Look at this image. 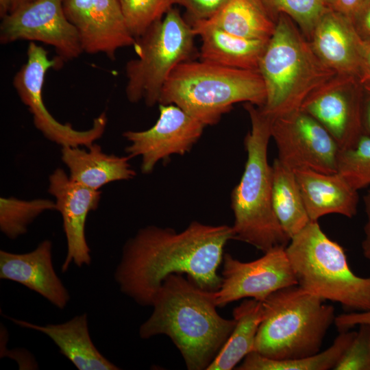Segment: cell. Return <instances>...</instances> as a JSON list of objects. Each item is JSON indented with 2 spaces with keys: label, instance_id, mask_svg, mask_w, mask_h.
<instances>
[{
  "label": "cell",
  "instance_id": "cell-35",
  "mask_svg": "<svg viewBox=\"0 0 370 370\" xmlns=\"http://www.w3.org/2000/svg\"><path fill=\"white\" fill-rule=\"evenodd\" d=\"M351 22L362 40H370V0L362 5Z\"/></svg>",
  "mask_w": 370,
  "mask_h": 370
},
{
  "label": "cell",
  "instance_id": "cell-17",
  "mask_svg": "<svg viewBox=\"0 0 370 370\" xmlns=\"http://www.w3.org/2000/svg\"><path fill=\"white\" fill-rule=\"evenodd\" d=\"M0 278L23 284L60 309L64 308L70 299L68 290L54 270L49 240L25 254L1 250Z\"/></svg>",
  "mask_w": 370,
  "mask_h": 370
},
{
  "label": "cell",
  "instance_id": "cell-31",
  "mask_svg": "<svg viewBox=\"0 0 370 370\" xmlns=\"http://www.w3.org/2000/svg\"><path fill=\"white\" fill-rule=\"evenodd\" d=\"M360 329L334 370H370V325Z\"/></svg>",
  "mask_w": 370,
  "mask_h": 370
},
{
  "label": "cell",
  "instance_id": "cell-1",
  "mask_svg": "<svg viewBox=\"0 0 370 370\" xmlns=\"http://www.w3.org/2000/svg\"><path fill=\"white\" fill-rule=\"evenodd\" d=\"M234 239L232 226L194 221L177 232L149 225L123 247L114 278L121 291L141 306H151L162 282L171 274H186L201 288L216 291L224 248Z\"/></svg>",
  "mask_w": 370,
  "mask_h": 370
},
{
  "label": "cell",
  "instance_id": "cell-36",
  "mask_svg": "<svg viewBox=\"0 0 370 370\" xmlns=\"http://www.w3.org/2000/svg\"><path fill=\"white\" fill-rule=\"evenodd\" d=\"M360 75L361 85L370 83V40H363L360 38Z\"/></svg>",
  "mask_w": 370,
  "mask_h": 370
},
{
  "label": "cell",
  "instance_id": "cell-34",
  "mask_svg": "<svg viewBox=\"0 0 370 370\" xmlns=\"http://www.w3.org/2000/svg\"><path fill=\"white\" fill-rule=\"evenodd\" d=\"M334 323L340 332L347 331L356 325H370V309L338 315L335 317Z\"/></svg>",
  "mask_w": 370,
  "mask_h": 370
},
{
  "label": "cell",
  "instance_id": "cell-39",
  "mask_svg": "<svg viewBox=\"0 0 370 370\" xmlns=\"http://www.w3.org/2000/svg\"><path fill=\"white\" fill-rule=\"evenodd\" d=\"M13 0H0V16L3 18L11 10Z\"/></svg>",
  "mask_w": 370,
  "mask_h": 370
},
{
  "label": "cell",
  "instance_id": "cell-41",
  "mask_svg": "<svg viewBox=\"0 0 370 370\" xmlns=\"http://www.w3.org/2000/svg\"><path fill=\"white\" fill-rule=\"evenodd\" d=\"M363 86H364L363 87H364L365 91L367 93H370V83L365 84Z\"/></svg>",
  "mask_w": 370,
  "mask_h": 370
},
{
  "label": "cell",
  "instance_id": "cell-22",
  "mask_svg": "<svg viewBox=\"0 0 370 370\" xmlns=\"http://www.w3.org/2000/svg\"><path fill=\"white\" fill-rule=\"evenodd\" d=\"M87 148V150L71 146L62 148V160L69 169L72 180L99 190L110 182L129 180L136 175L129 163V156L107 154L96 143Z\"/></svg>",
  "mask_w": 370,
  "mask_h": 370
},
{
  "label": "cell",
  "instance_id": "cell-20",
  "mask_svg": "<svg viewBox=\"0 0 370 370\" xmlns=\"http://www.w3.org/2000/svg\"><path fill=\"white\" fill-rule=\"evenodd\" d=\"M201 40L200 60L226 67L258 71L268 41L241 37L220 29L205 20L193 22Z\"/></svg>",
  "mask_w": 370,
  "mask_h": 370
},
{
  "label": "cell",
  "instance_id": "cell-3",
  "mask_svg": "<svg viewBox=\"0 0 370 370\" xmlns=\"http://www.w3.org/2000/svg\"><path fill=\"white\" fill-rule=\"evenodd\" d=\"M244 107L251 130L244 145L247 160L238 184L231 195L234 221V239L249 244L263 253L275 247H286L289 237L283 231L272 205V166L268 162L272 119L252 103Z\"/></svg>",
  "mask_w": 370,
  "mask_h": 370
},
{
  "label": "cell",
  "instance_id": "cell-4",
  "mask_svg": "<svg viewBox=\"0 0 370 370\" xmlns=\"http://www.w3.org/2000/svg\"><path fill=\"white\" fill-rule=\"evenodd\" d=\"M266 88L261 110L272 119L300 110L305 100L338 74L325 66L297 24L280 14L258 64Z\"/></svg>",
  "mask_w": 370,
  "mask_h": 370
},
{
  "label": "cell",
  "instance_id": "cell-6",
  "mask_svg": "<svg viewBox=\"0 0 370 370\" xmlns=\"http://www.w3.org/2000/svg\"><path fill=\"white\" fill-rule=\"evenodd\" d=\"M262 303L263 319L253 352L274 360L308 357L320 352L334 323L332 306L298 285L281 288Z\"/></svg>",
  "mask_w": 370,
  "mask_h": 370
},
{
  "label": "cell",
  "instance_id": "cell-10",
  "mask_svg": "<svg viewBox=\"0 0 370 370\" xmlns=\"http://www.w3.org/2000/svg\"><path fill=\"white\" fill-rule=\"evenodd\" d=\"M271 133L277 158L293 171L337 173L340 149L325 127L307 112L298 110L273 119Z\"/></svg>",
  "mask_w": 370,
  "mask_h": 370
},
{
  "label": "cell",
  "instance_id": "cell-37",
  "mask_svg": "<svg viewBox=\"0 0 370 370\" xmlns=\"http://www.w3.org/2000/svg\"><path fill=\"white\" fill-rule=\"evenodd\" d=\"M367 221L364 227L365 236L361 243L362 254L370 261V188L363 197Z\"/></svg>",
  "mask_w": 370,
  "mask_h": 370
},
{
  "label": "cell",
  "instance_id": "cell-21",
  "mask_svg": "<svg viewBox=\"0 0 370 370\" xmlns=\"http://www.w3.org/2000/svg\"><path fill=\"white\" fill-rule=\"evenodd\" d=\"M15 324L48 336L79 370H117L119 368L105 358L93 344L88 327L87 314L75 316L59 324L38 325L9 318Z\"/></svg>",
  "mask_w": 370,
  "mask_h": 370
},
{
  "label": "cell",
  "instance_id": "cell-18",
  "mask_svg": "<svg viewBox=\"0 0 370 370\" xmlns=\"http://www.w3.org/2000/svg\"><path fill=\"white\" fill-rule=\"evenodd\" d=\"M308 40L325 66L338 75L359 80L360 37L347 18L328 9L316 23Z\"/></svg>",
  "mask_w": 370,
  "mask_h": 370
},
{
  "label": "cell",
  "instance_id": "cell-30",
  "mask_svg": "<svg viewBox=\"0 0 370 370\" xmlns=\"http://www.w3.org/2000/svg\"><path fill=\"white\" fill-rule=\"evenodd\" d=\"M127 27L135 39L162 19L174 4L173 0H119Z\"/></svg>",
  "mask_w": 370,
  "mask_h": 370
},
{
  "label": "cell",
  "instance_id": "cell-8",
  "mask_svg": "<svg viewBox=\"0 0 370 370\" xmlns=\"http://www.w3.org/2000/svg\"><path fill=\"white\" fill-rule=\"evenodd\" d=\"M195 36L192 25L172 7L136 39L134 47L138 58L125 66V93L129 101L143 100L149 107L159 103L162 88L173 70L192 56Z\"/></svg>",
  "mask_w": 370,
  "mask_h": 370
},
{
  "label": "cell",
  "instance_id": "cell-24",
  "mask_svg": "<svg viewBox=\"0 0 370 370\" xmlns=\"http://www.w3.org/2000/svg\"><path fill=\"white\" fill-rule=\"evenodd\" d=\"M263 314L262 301L255 299H246L234 308V329L206 370H231L253 352Z\"/></svg>",
  "mask_w": 370,
  "mask_h": 370
},
{
  "label": "cell",
  "instance_id": "cell-23",
  "mask_svg": "<svg viewBox=\"0 0 370 370\" xmlns=\"http://www.w3.org/2000/svg\"><path fill=\"white\" fill-rule=\"evenodd\" d=\"M205 21L230 34L266 41L271 38L276 26V20L262 0H226Z\"/></svg>",
  "mask_w": 370,
  "mask_h": 370
},
{
  "label": "cell",
  "instance_id": "cell-33",
  "mask_svg": "<svg viewBox=\"0 0 370 370\" xmlns=\"http://www.w3.org/2000/svg\"><path fill=\"white\" fill-rule=\"evenodd\" d=\"M368 0H325L326 8L339 13L350 21Z\"/></svg>",
  "mask_w": 370,
  "mask_h": 370
},
{
  "label": "cell",
  "instance_id": "cell-14",
  "mask_svg": "<svg viewBox=\"0 0 370 370\" xmlns=\"http://www.w3.org/2000/svg\"><path fill=\"white\" fill-rule=\"evenodd\" d=\"M358 83L356 77L337 75L312 92L300 108L325 127L340 151L354 147L362 134L363 99Z\"/></svg>",
  "mask_w": 370,
  "mask_h": 370
},
{
  "label": "cell",
  "instance_id": "cell-7",
  "mask_svg": "<svg viewBox=\"0 0 370 370\" xmlns=\"http://www.w3.org/2000/svg\"><path fill=\"white\" fill-rule=\"evenodd\" d=\"M297 285L324 301L341 304L349 310L370 309V277L355 274L346 254L310 221L285 247Z\"/></svg>",
  "mask_w": 370,
  "mask_h": 370
},
{
  "label": "cell",
  "instance_id": "cell-19",
  "mask_svg": "<svg viewBox=\"0 0 370 370\" xmlns=\"http://www.w3.org/2000/svg\"><path fill=\"white\" fill-rule=\"evenodd\" d=\"M310 221L338 214L352 218L358 211L357 190L339 173H323L308 169L293 170Z\"/></svg>",
  "mask_w": 370,
  "mask_h": 370
},
{
  "label": "cell",
  "instance_id": "cell-16",
  "mask_svg": "<svg viewBox=\"0 0 370 370\" xmlns=\"http://www.w3.org/2000/svg\"><path fill=\"white\" fill-rule=\"evenodd\" d=\"M49 182L48 192L56 199L67 243L62 271H66L71 263L79 267L89 265L91 256L86 238V221L88 214L97 209L101 192L72 180L61 168L50 175Z\"/></svg>",
  "mask_w": 370,
  "mask_h": 370
},
{
  "label": "cell",
  "instance_id": "cell-11",
  "mask_svg": "<svg viewBox=\"0 0 370 370\" xmlns=\"http://www.w3.org/2000/svg\"><path fill=\"white\" fill-rule=\"evenodd\" d=\"M63 0H32L2 18L0 42L39 41L54 47L58 58L71 60L83 50L75 27L68 20Z\"/></svg>",
  "mask_w": 370,
  "mask_h": 370
},
{
  "label": "cell",
  "instance_id": "cell-25",
  "mask_svg": "<svg viewBox=\"0 0 370 370\" xmlns=\"http://www.w3.org/2000/svg\"><path fill=\"white\" fill-rule=\"evenodd\" d=\"M272 166V205L283 231L289 237L310 221L294 171L278 158Z\"/></svg>",
  "mask_w": 370,
  "mask_h": 370
},
{
  "label": "cell",
  "instance_id": "cell-32",
  "mask_svg": "<svg viewBox=\"0 0 370 370\" xmlns=\"http://www.w3.org/2000/svg\"><path fill=\"white\" fill-rule=\"evenodd\" d=\"M184 7L193 22L211 17L226 0H173Z\"/></svg>",
  "mask_w": 370,
  "mask_h": 370
},
{
  "label": "cell",
  "instance_id": "cell-13",
  "mask_svg": "<svg viewBox=\"0 0 370 370\" xmlns=\"http://www.w3.org/2000/svg\"><path fill=\"white\" fill-rule=\"evenodd\" d=\"M159 110L158 119L151 127L123 134L130 143L126 153L130 158L141 157L145 174L151 173L159 161L190 151L206 127L174 104H160Z\"/></svg>",
  "mask_w": 370,
  "mask_h": 370
},
{
  "label": "cell",
  "instance_id": "cell-26",
  "mask_svg": "<svg viewBox=\"0 0 370 370\" xmlns=\"http://www.w3.org/2000/svg\"><path fill=\"white\" fill-rule=\"evenodd\" d=\"M356 332H341L325 350L304 358L274 360L251 352L236 368L238 370H328L334 369L354 339Z\"/></svg>",
  "mask_w": 370,
  "mask_h": 370
},
{
  "label": "cell",
  "instance_id": "cell-12",
  "mask_svg": "<svg viewBox=\"0 0 370 370\" xmlns=\"http://www.w3.org/2000/svg\"><path fill=\"white\" fill-rule=\"evenodd\" d=\"M222 264L221 284L214 291L218 308L244 298L263 301L281 288L297 285L285 247H273L250 262L224 254Z\"/></svg>",
  "mask_w": 370,
  "mask_h": 370
},
{
  "label": "cell",
  "instance_id": "cell-5",
  "mask_svg": "<svg viewBox=\"0 0 370 370\" xmlns=\"http://www.w3.org/2000/svg\"><path fill=\"white\" fill-rule=\"evenodd\" d=\"M266 97L258 71L187 60L173 70L158 103L174 104L206 126L217 124L236 103L262 107Z\"/></svg>",
  "mask_w": 370,
  "mask_h": 370
},
{
  "label": "cell",
  "instance_id": "cell-38",
  "mask_svg": "<svg viewBox=\"0 0 370 370\" xmlns=\"http://www.w3.org/2000/svg\"><path fill=\"white\" fill-rule=\"evenodd\" d=\"M363 99L362 107V134L370 136V93Z\"/></svg>",
  "mask_w": 370,
  "mask_h": 370
},
{
  "label": "cell",
  "instance_id": "cell-27",
  "mask_svg": "<svg viewBox=\"0 0 370 370\" xmlns=\"http://www.w3.org/2000/svg\"><path fill=\"white\" fill-rule=\"evenodd\" d=\"M56 210L49 199L21 200L15 197L0 199V229L9 238L15 239L26 233L27 226L45 210Z\"/></svg>",
  "mask_w": 370,
  "mask_h": 370
},
{
  "label": "cell",
  "instance_id": "cell-2",
  "mask_svg": "<svg viewBox=\"0 0 370 370\" xmlns=\"http://www.w3.org/2000/svg\"><path fill=\"white\" fill-rule=\"evenodd\" d=\"M151 306V316L140 326V337H169L188 370H206L235 325L234 318L217 312L214 291L182 274L165 278Z\"/></svg>",
  "mask_w": 370,
  "mask_h": 370
},
{
  "label": "cell",
  "instance_id": "cell-28",
  "mask_svg": "<svg viewBox=\"0 0 370 370\" xmlns=\"http://www.w3.org/2000/svg\"><path fill=\"white\" fill-rule=\"evenodd\" d=\"M337 172L357 190L370 186L369 136L362 134L354 147L339 151Z\"/></svg>",
  "mask_w": 370,
  "mask_h": 370
},
{
  "label": "cell",
  "instance_id": "cell-29",
  "mask_svg": "<svg viewBox=\"0 0 370 370\" xmlns=\"http://www.w3.org/2000/svg\"><path fill=\"white\" fill-rule=\"evenodd\" d=\"M262 1L275 20L280 14L289 16L308 40L316 23L328 10L325 0H262Z\"/></svg>",
  "mask_w": 370,
  "mask_h": 370
},
{
  "label": "cell",
  "instance_id": "cell-15",
  "mask_svg": "<svg viewBox=\"0 0 370 370\" xmlns=\"http://www.w3.org/2000/svg\"><path fill=\"white\" fill-rule=\"evenodd\" d=\"M63 9L75 27L83 52L104 53L113 60L116 51L134 46L119 0H63Z\"/></svg>",
  "mask_w": 370,
  "mask_h": 370
},
{
  "label": "cell",
  "instance_id": "cell-40",
  "mask_svg": "<svg viewBox=\"0 0 370 370\" xmlns=\"http://www.w3.org/2000/svg\"><path fill=\"white\" fill-rule=\"evenodd\" d=\"M31 1H32V0H13L12 6V9H11L10 12L15 10V9H16V8H18L21 5L25 4V3H27V2H29Z\"/></svg>",
  "mask_w": 370,
  "mask_h": 370
},
{
  "label": "cell",
  "instance_id": "cell-9",
  "mask_svg": "<svg viewBox=\"0 0 370 370\" xmlns=\"http://www.w3.org/2000/svg\"><path fill=\"white\" fill-rule=\"evenodd\" d=\"M27 60L13 78V86L21 101L32 114L35 127L51 142L62 147H88L103 135L107 116L101 113L87 130H77L69 123H61L48 111L42 99V86L47 71L57 64L50 60L43 47L30 42Z\"/></svg>",
  "mask_w": 370,
  "mask_h": 370
}]
</instances>
